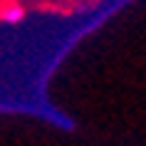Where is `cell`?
I'll return each mask as SVG.
<instances>
[{"mask_svg":"<svg viewBox=\"0 0 146 146\" xmlns=\"http://www.w3.org/2000/svg\"><path fill=\"white\" fill-rule=\"evenodd\" d=\"M25 17V8L15 0H5L3 5H0V23H8V25H17L23 23Z\"/></svg>","mask_w":146,"mask_h":146,"instance_id":"6da1fadb","label":"cell"}]
</instances>
